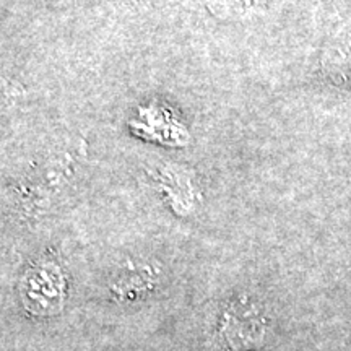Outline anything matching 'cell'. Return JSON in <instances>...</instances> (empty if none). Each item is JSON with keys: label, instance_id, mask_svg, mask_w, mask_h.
<instances>
[{"label": "cell", "instance_id": "obj_1", "mask_svg": "<svg viewBox=\"0 0 351 351\" xmlns=\"http://www.w3.org/2000/svg\"><path fill=\"white\" fill-rule=\"evenodd\" d=\"M44 293H46L52 309H56L57 301L60 298V276L51 265L38 267L28 275V291H26L28 300H32L34 304H41L44 301Z\"/></svg>", "mask_w": 351, "mask_h": 351}]
</instances>
